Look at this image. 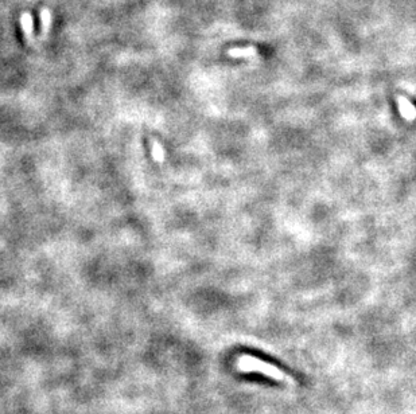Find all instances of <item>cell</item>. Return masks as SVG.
I'll list each match as a JSON object with an SVG mask.
<instances>
[{
	"instance_id": "5",
	"label": "cell",
	"mask_w": 416,
	"mask_h": 414,
	"mask_svg": "<svg viewBox=\"0 0 416 414\" xmlns=\"http://www.w3.org/2000/svg\"><path fill=\"white\" fill-rule=\"evenodd\" d=\"M40 27H42V33L45 34L50 29L52 24V12L49 8H40Z\"/></svg>"
},
{
	"instance_id": "1",
	"label": "cell",
	"mask_w": 416,
	"mask_h": 414,
	"mask_svg": "<svg viewBox=\"0 0 416 414\" xmlns=\"http://www.w3.org/2000/svg\"><path fill=\"white\" fill-rule=\"evenodd\" d=\"M237 366L241 371H248V373H260L263 375H267L269 378L280 382H290V378L278 369L274 364H269L267 362H263L260 359H257L251 355H241L237 360Z\"/></svg>"
},
{
	"instance_id": "3",
	"label": "cell",
	"mask_w": 416,
	"mask_h": 414,
	"mask_svg": "<svg viewBox=\"0 0 416 414\" xmlns=\"http://www.w3.org/2000/svg\"><path fill=\"white\" fill-rule=\"evenodd\" d=\"M228 54L233 58H248L255 57L257 54V50L255 47H252V46H248V47H234V49H230L228 51Z\"/></svg>"
},
{
	"instance_id": "6",
	"label": "cell",
	"mask_w": 416,
	"mask_h": 414,
	"mask_svg": "<svg viewBox=\"0 0 416 414\" xmlns=\"http://www.w3.org/2000/svg\"><path fill=\"white\" fill-rule=\"evenodd\" d=\"M152 155H154V159L158 160V162H163V159H165L163 148L160 147L158 143H154V144H152Z\"/></svg>"
},
{
	"instance_id": "4",
	"label": "cell",
	"mask_w": 416,
	"mask_h": 414,
	"mask_svg": "<svg viewBox=\"0 0 416 414\" xmlns=\"http://www.w3.org/2000/svg\"><path fill=\"white\" fill-rule=\"evenodd\" d=\"M20 24H22V29L26 36H31L34 33V20L30 12H23L20 17Z\"/></svg>"
},
{
	"instance_id": "2",
	"label": "cell",
	"mask_w": 416,
	"mask_h": 414,
	"mask_svg": "<svg viewBox=\"0 0 416 414\" xmlns=\"http://www.w3.org/2000/svg\"><path fill=\"white\" fill-rule=\"evenodd\" d=\"M396 101H397V105H399L400 114H401L405 120L412 121V120L416 119L415 105H414L408 98H405L404 96H399L396 98Z\"/></svg>"
}]
</instances>
